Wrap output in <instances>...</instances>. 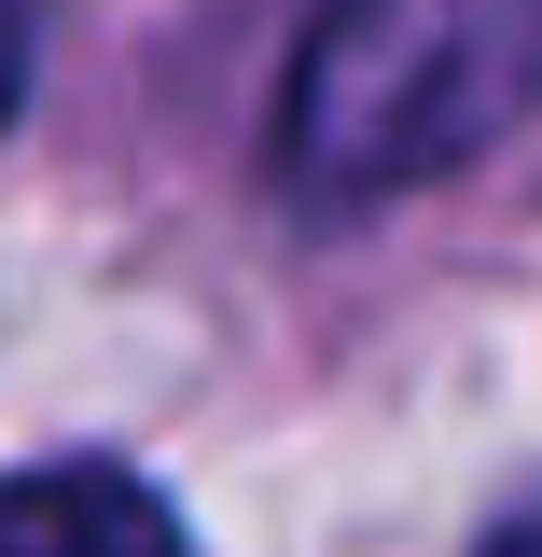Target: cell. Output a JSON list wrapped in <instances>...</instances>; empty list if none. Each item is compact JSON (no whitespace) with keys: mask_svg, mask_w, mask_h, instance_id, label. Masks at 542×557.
I'll return each instance as SVG.
<instances>
[{"mask_svg":"<svg viewBox=\"0 0 542 557\" xmlns=\"http://www.w3.org/2000/svg\"><path fill=\"white\" fill-rule=\"evenodd\" d=\"M0 557H181V516L126 460H28L0 502Z\"/></svg>","mask_w":542,"mask_h":557,"instance_id":"2","label":"cell"},{"mask_svg":"<svg viewBox=\"0 0 542 557\" xmlns=\"http://www.w3.org/2000/svg\"><path fill=\"white\" fill-rule=\"evenodd\" d=\"M474 557H542V516H515V530H487Z\"/></svg>","mask_w":542,"mask_h":557,"instance_id":"3","label":"cell"},{"mask_svg":"<svg viewBox=\"0 0 542 557\" xmlns=\"http://www.w3.org/2000/svg\"><path fill=\"white\" fill-rule=\"evenodd\" d=\"M542 112V0H335L278 84V182L306 209H390L459 182Z\"/></svg>","mask_w":542,"mask_h":557,"instance_id":"1","label":"cell"}]
</instances>
